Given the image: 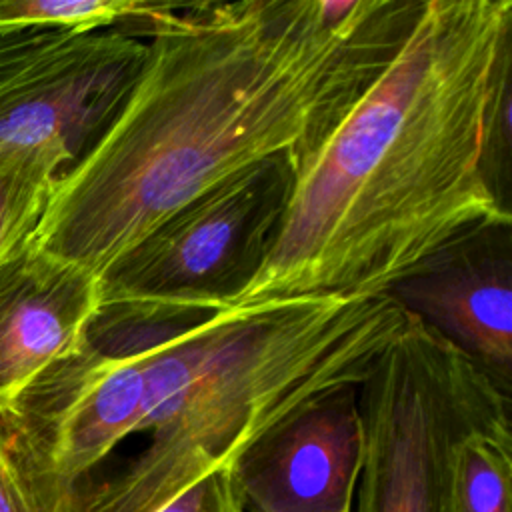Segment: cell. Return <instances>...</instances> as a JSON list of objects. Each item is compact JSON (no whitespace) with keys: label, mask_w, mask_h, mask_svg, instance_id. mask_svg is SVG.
<instances>
[{"label":"cell","mask_w":512,"mask_h":512,"mask_svg":"<svg viewBox=\"0 0 512 512\" xmlns=\"http://www.w3.org/2000/svg\"><path fill=\"white\" fill-rule=\"evenodd\" d=\"M408 318L390 294L298 296L188 316L150 364L128 450L52 512H158L296 408L360 386Z\"/></svg>","instance_id":"3"},{"label":"cell","mask_w":512,"mask_h":512,"mask_svg":"<svg viewBox=\"0 0 512 512\" xmlns=\"http://www.w3.org/2000/svg\"><path fill=\"white\" fill-rule=\"evenodd\" d=\"M422 0L178 4L112 122L54 186L34 240L98 280L196 196L296 162L404 42Z\"/></svg>","instance_id":"1"},{"label":"cell","mask_w":512,"mask_h":512,"mask_svg":"<svg viewBox=\"0 0 512 512\" xmlns=\"http://www.w3.org/2000/svg\"><path fill=\"white\" fill-rule=\"evenodd\" d=\"M72 32L62 30H32L10 36H0V88L34 64L62 36Z\"/></svg>","instance_id":"15"},{"label":"cell","mask_w":512,"mask_h":512,"mask_svg":"<svg viewBox=\"0 0 512 512\" xmlns=\"http://www.w3.org/2000/svg\"><path fill=\"white\" fill-rule=\"evenodd\" d=\"M358 408V512H456L458 444L510 412V390L410 314L360 384Z\"/></svg>","instance_id":"5"},{"label":"cell","mask_w":512,"mask_h":512,"mask_svg":"<svg viewBox=\"0 0 512 512\" xmlns=\"http://www.w3.org/2000/svg\"><path fill=\"white\" fill-rule=\"evenodd\" d=\"M0 512H38L4 440L0 438Z\"/></svg>","instance_id":"16"},{"label":"cell","mask_w":512,"mask_h":512,"mask_svg":"<svg viewBox=\"0 0 512 512\" xmlns=\"http://www.w3.org/2000/svg\"><path fill=\"white\" fill-rule=\"evenodd\" d=\"M192 314L102 304L72 352L0 404V438L38 512H52L128 444L150 364Z\"/></svg>","instance_id":"4"},{"label":"cell","mask_w":512,"mask_h":512,"mask_svg":"<svg viewBox=\"0 0 512 512\" xmlns=\"http://www.w3.org/2000/svg\"><path fill=\"white\" fill-rule=\"evenodd\" d=\"M510 0H422L390 62L292 164L262 268L232 304L390 294L462 234L512 222L484 164Z\"/></svg>","instance_id":"2"},{"label":"cell","mask_w":512,"mask_h":512,"mask_svg":"<svg viewBox=\"0 0 512 512\" xmlns=\"http://www.w3.org/2000/svg\"><path fill=\"white\" fill-rule=\"evenodd\" d=\"M390 296L510 390L512 222L462 234L402 278Z\"/></svg>","instance_id":"9"},{"label":"cell","mask_w":512,"mask_h":512,"mask_svg":"<svg viewBox=\"0 0 512 512\" xmlns=\"http://www.w3.org/2000/svg\"><path fill=\"white\" fill-rule=\"evenodd\" d=\"M290 184L288 156H274L196 196L106 270L100 306L206 312L232 304L266 260Z\"/></svg>","instance_id":"6"},{"label":"cell","mask_w":512,"mask_h":512,"mask_svg":"<svg viewBox=\"0 0 512 512\" xmlns=\"http://www.w3.org/2000/svg\"><path fill=\"white\" fill-rule=\"evenodd\" d=\"M178 4L136 0H0V36L62 30L86 34L120 28L134 36L168 18Z\"/></svg>","instance_id":"12"},{"label":"cell","mask_w":512,"mask_h":512,"mask_svg":"<svg viewBox=\"0 0 512 512\" xmlns=\"http://www.w3.org/2000/svg\"><path fill=\"white\" fill-rule=\"evenodd\" d=\"M68 170L56 146H0V262L34 234Z\"/></svg>","instance_id":"11"},{"label":"cell","mask_w":512,"mask_h":512,"mask_svg":"<svg viewBox=\"0 0 512 512\" xmlns=\"http://www.w3.org/2000/svg\"><path fill=\"white\" fill-rule=\"evenodd\" d=\"M340 512H350V510H340Z\"/></svg>","instance_id":"17"},{"label":"cell","mask_w":512,"mask_h":512,"mask_svg":"<svg viewBox=\"0 0 512 512\" xmlns=\"http://www.w3.org/2000/svg\"><path fill=\"white\" fill-rule=\"evenodd\" d=\"M146 54L120 28L66 34L0 88V146H56L70 168L98 142Z\"/></svg>","instance_id":"7"},{"label":"cell","mask_w":512,"mask_h":512,"mask_svg":"<svg viewBox=\"0 0 512 512\" xmlns=\"http://www.w3.org/2000/svg\"><path fill=\"white\" fill-rule=\"evenodd\" d=\"M100 308V280L38 246L0 262V404L84 338Z\"/></svg>","instance_id":"10"},{"label":"cell","mask_w":512,"mask_h":512,"mask_svg":"<svg viewBox=\"0 0 512 512\" xmlns=\"http://www.w3.org/2000/svg\"><path fill=\"white\" fill-rule=\"evenodd\" d=\"M456 512H512V420L498 414L468 432L454 458Z\"/></svg>","instance_id":"13"},{"label":"cell","mask_w":512,"mask_h":512,"mask_svg":"<svg viewBox=\"0 0 512 512\" xmlns=\"http://www.w3.org/2000/svg\"><path fill=\"white\" fill-rule=\"evenodd\" d=\"M158 512H244L230 464L198 478Z\"/></svg>","instance_id":"14"},{"label":"cell","mask_w":512,"mask_h":512,"mask_svg":"<svg viewBox=\"0 0 512 512\" xmlns=\"http://www.w3.org/2000/svg\"><path fill=\"white\" fill-rule=\"evenodd\" d=\"M358 390L306 402L230 462L244 512L350 510L364 460Z\"/></svg>","instance_id":"8"}]
</instances>
